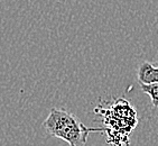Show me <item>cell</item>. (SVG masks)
Returning a JSON list of instances; mask_svg holds the SVG:
<instances>
[{
  "label": "cell",
  "mask_w": 158,
  "mask_h": 146,
  "mask_svg": "<svg viewBox=\"0 0 158 146\" xmlns=\"http://www.w3.org/2000/svg\"><path fill=\"white\" fill-rule=\"evenodd\" d=\"M95 113L102 116L108 135V143L114 146L129 145V135L138 124L137 114L130 102L125 99H117L106 108L98 107Z\"/></svg>",
  "instance_id": "cell-1"
},
{
  "label": "cell",
  "mask_w": 158,
  "mask_h": 146,
  "mask_svg": "<svg viewBox=\"0 0 158 146\" xmlns=\"http://www.w3.org/2000/svg\"><path fill=\"white\" fill-rule=\"evenodd\" d=\"M137 78L139 84L158 83V67L150 62H143L138 67Z\"/></svg>",
  "instance_id": "cell-3"
},
{
  "label": "cell",
  "mask_w": 158,
  "mask_h": 146,
  "mask_svg": "<svg viewBox=\"0 0 158 146\" xmlns=\"http://www.w3.org/2000/svg\"><path fill=\"white\" fill-rule=\"evenodd\" d=\"M155 65H157V67H158V62H157V63H156V64H155Z\"/></svg>",
  "instance_id": "cell-5"
},
{
  "label": "cell",
  "mask_w": 158,
  "mask_h": 146,
  "mask_svg": "<svg viewBox=\"0 0 158 146\" xmlns=\"http://www.w3.org/2000/svg\"><path fill=\"white\" fill-rule=\"evenodd\" d=\"M140 88L152 99V104L155 108H158V83L152 84H140Z\"/></svg>",
  "instance_id": "cell-4"
},
{
  "label": "cell",
  "mask_w": 158,
  "mask_h": 146,
  "mask_svg": "<svg viewBox=\"0 0 158 146\" xmlns=\"http://www.w3.org/2000/svg\"><path fill=\"white\" fill-rule=\"evenodd\" d=\"M43 127L48 135L65 140L70 146H85L91 131H101L103 128H90L76 116L65 109L52 108Z\"/></svg>",
  "instance_id": "cell-2"
}]
</instances>
